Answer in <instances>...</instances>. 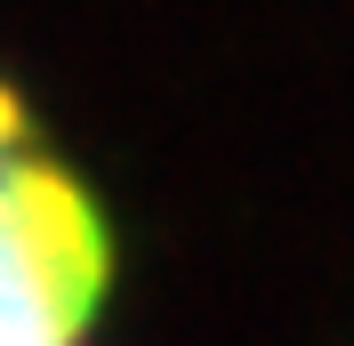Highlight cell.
I'll return each mask as SVG.
<instances>
[{"instance_id": "6da1fadb", "label": "cell", "mask_w": 354, "mask_h": 346, "mask_svg": "<svg viewBox=\"0 0 354 346\" xmlns=\"http://www.w3.org/2000/svg\"><path fill=\"white\" fill-rule=\"evenodd\" d=\"M113 282V234L88 185L48 153L0 81V346H81Z\"/></svg>"}]
</instances>
